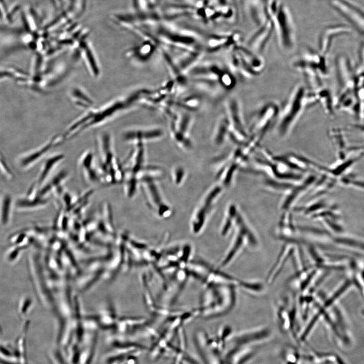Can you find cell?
Returning <instances> with one entry per match:
<instances>
[{
  "instance_id": "13",
  "label": "cell",
  "mask_w": 364,
  "mask_h": 364,
  "mask_svg": "<svg viewBox=\"0 0 364 364\" xmlns=\"http://www.w3.org/2000/svg\"><path fill=\"white\" fill-rule=\"evenodd\" d=\"M316 176L311 175L299 184H295L291 190L285 195L281 208L284 211L289 210L296 202L316 182Z\"/></svg>"
},
{
  "instance_id": "23",
  "label": "cell",
  "mask_w": 364,
  "mask_h": 364,
  "mask_svg": "<svg viewBox=\"0 0 364 364\" xmlns=\"http://www.w3.org/2000/svg\"><path fill=\"white\" fill-rule=\"evenodd\" d=\"M230 132V123L225 115H221L216 122L214 134V140L216 144L222 143Z\"/></svg>"
},
{
  "instance_id": "24",
  "label": "cell",
  "mask_w": 364,
  "mask_h": 364,
  "mask_svg": "<svg viewBox=\"0 0 364 364\" xmlns=\"http://www.w3.org/2000/svg\"><path fill=\"white\" fill-rule=\"evenodd\" d=\"M48 199L40 196L35 197H26L19 199L16 206L20 209L33 210L44 207L48 204Z\"/></svg>"
},
{
  "instance_id": "22",
  "label": "cell",
  "mask_w": 364,
  "mask_h": 364,
  "mask_svg": "<svg viewBox=\"0 0 364 364\" xmlns=\"http://www.w3.org/2000/svg\"><path fill=\"white\" fill-rule=\"evenodd\" d=\"M264 187L268 191L286 194L295 184L272 177H268L263 181Z\"/></svg>"
},
{
  "instance_id": "7",
  "label": "cell",
  "mask_w": 364,
  "mask_h": 364,
  "mask_svg": "<svg viewBox=\"0 0 364 364\" xmlns=\"http://www.w3.org/2000/svg\"><path fill=\"white\" fill-rule=\"evenodd\" d=\"M280 107L274 101L266 102L250 116L247 129L249 135L262 140L273 122H275Z\"/></svg>"
},
{
  "instance_id": "25",
  "label": "cell",
  "mask_w": 364,
  "mask_h": 364,
  "mask_svg": "<svg viewBox=\"0 0 364 364\" xmlns=\"http://www.w3.org/2000/svg\"><path fill=\"white\" fill-rule=\"evenodd\" d=\"M155 49L154 46L144 44L129 51L128 55L140 62H145L150 59L154 54Z\"/></svg>"
},
{
  "instance_id": "26",
  "label": "cell",
  "mask_w": 364,
  "mask_h": 364,
  "mask_svg": "<svg viewBox=\"0 0 364 364\" xmlns=\"http://www.w3.org/2000/svg\"><path fill=\"white\" fill-rule=\"evenodd\" d=\"M11 203L10 195H5L2 197L0 205V218L3 224L7 223L9 219Z\"/></svg>"
},
{
  "instance_id": "28",
  "label": "cell",
  "mask_w": 364,
  "mask_h": 364,
  "mask_svg": "<svg viewBox=\"0 0 364 364\" xmlns=\"http://www.w3.org/2000/svg\"><path fill=\"white\" fill-rule=\"evenodd\" d=\"M336 242L341 244H344L352 247H357L364 249V243L360 240H357L348 237H338L335 239Z\"/></svg>"
},
{
  "instance_id": "18",
  "label": "cell",
  "mask_w": 364,
  "mask_h": 364,
  "mask_svg": "<svg viewBox=\"0 0 364 364\" xmlns=\"http://www.w3.org/2000/svg\"><path fill=\"white\" fill-rule=\"evenodd\" d=\"M271 32V28L269 26L261 28L249 39L247 47L254 53L261 56Z\"/></svg>"
},
{
  "instance_id": "17",
  "label": "cell",
  "mask_w": 364,
  "mask_h": 364,
  "mask_svg": "<svg viewBox=\"0 0 364 364\" xmlns=\"http://www.w3.org/2000/svg\"><path fill=\"white\" fill-rule=\"evenodd\" d=\"M160 51L163 62L170 74L171 79L174 80L178 86L187 85L188 82V78L180 71L174 59L164 49L162 48Z\"/></svg>"
},
{
  "instance_id": "16",
  "label": "cell",
  "mask_w": 364,
  "mask_h": 364,
  "mask_svg": "<svg viewBox=\"0 0 364 364\" xmlns=\"http://www.w3.org/2000/svg\"><path fill=\"white\" fill-rule=\"evenodd\" d=\"M64 159V155L61 152L53 153L47 156L35 183L38 188L50 178L54 170Z\"/></svg>"
},
{
  "instance_id": "5",
  "label": "cell",
  "mask_w": 364,
  "mask_h": 364,
  "mask_svg": "<svg viewBox=\"0 0 364 364\" xmlns=\"http://www.w3.org/2000/svg\"><path fill=\"white\" fill-rule=\"evenodd\" d=\"M235 234L231 243L222 257L219 267L224 268L229 265L248 244L256 245L257 239L247 221L238 212L235 221Z\"/></svg>"
},
{
  "instance_id": "9",
  "label": "cell",
  "mask_w": 364,
  "mask_h": 364,
  "mask_svg": "<svg viewBox=\"0 0 364 364\" xmlns=\"http://www.w3.org/2000/svg\"><path fill=\"white\" fill-rule=\"evenodd\" d=\"M332 5L356 29L364 34V13L354 5L344 0H332Z\"/></svg>"
},
{
  "instance_id": "10",
  "label": "cell",
  "mask_w": 364,
  "mask_h": 364,
  "mask_svg": "<svg viewBox=\"0 0 364 364\" xmlns=\"http://www.w3.org/2000/svg\"><path fill=\"white\" fill-rule=\"evenodd\" d=\"M63 141L62 135L53 137L40 147L24 156L20 160L21 166L24 168L32 166L44 157H47L52 149L61 144Z\"/></svg>"
},
{
  "instance_id": "14",
  "label": "cell",
  "mask_w": 364,
  "mask_h": 364,
  "mask_svg": "<svg viewBox=\"0 0 364 364\" xmlns=\"http://www.w3.org/2000/svg\"><path fill=\"white\" fill-rule=\"evenodd\" d=\"M163 135V131L159 127L137 128L126 131L123 134V138L125 141L138 144L143 143L145 140L159 138Z\"/></svg>"
},
{
  "instance_id": "29",
  "label": "cell",
  "mask_w": 364,
  "mask_h": 364,
  "mask_svg": "<svg viewBox=\"0 0 364 364\" xmlns=\"http://www.w3.org/2000/svg\"><path fill=\"white\" fill-rule=\"evenodd\" d=\"M51 356H52L51 359L54 364H69L60 352L57 350L53 351Z\"/></svg>"
},
{
  "instance_id": "2",
  "label": "cell",
  "mask_w": 364,
  "mask_h": 364,
  "mask_svg": "<svg viewBox=\"0 0 364 364\" xmlns=\"http://www.w3.org/2000/svg\"><path fill=\"white\" fill-rule=\"evenodd\" d=\"M97 147L99 158L96 161L100 183L110 186L122 183L124 176L123 167L116 155L111 135L103 132L98 135Z\"/></svg>"
},
{
  "instance_id": "20",
  "label": "cell",
  "mask_w": 364,
  "mask_h": 364,
  "mask_svg": "<svg viewBox=\"0 0 364 364\" xmlns=\"http://www.w3.org/2000/svg\"><path fill=\"white\" fill-rule=\"evenodd\" d=\"M220 191V188L218 187H215L210 192L207 198L205 200L203 207L201 208L198 212L195 219L192 223V230L194 234H197L201 231L204 223L205 213L210 207L209 206L211 205L213 198L216 196Z\"/></svg>"
},
{
  "instance_id": "27",
  "label": "cell",
  "mask_w": 364,
  "mask_h": 364,
  "mask_svg": "<svg viewBox=\"0 0 364 364\" xmlns=\"http://www.w3.org/2000/svg\"><path fill=\"white\" fill-rule=\"evenodd\" d=\"M237 212L238 211H237L235 206L231 205L229 209V214L221 228V234L222 236H224L226 235L230 229L232 227L233 222H234L235 224V218Z\"/></svg>"
},
{
  "instance_id": "19",
  "label": "cell",
  "mask_w": 364,
  "mask_h": 364,
  "mask_svg": "<svg viewBox=\"0 0 364 364\" xmlns=\"http://www.w3.org/2000/svg\"><path fill=\"white\" fill-rule=\"evenodd\" d=\"M349 30L347 26L344 25H337L327 28L321 35L318 44L319 52L326 56L330 50L333 37L338 34L348 32Z\"/></svg>"
},
{
  "instance_id": "11",
  "label": "cell",
  "mask_w": 364,
  "mask_h": 364,
  "mask_svg": "<svg viewBox=\"0 0 364 364\" xmlns=\"http://www.w3.org/2000/svg\"><path fill=\"white\" fill-rule=\"evenodd\" d=\"M95 153L91 150L84 151L78 160V167L85 180L90 184L100 183Z\"/></svg>"
},
{
  "instance_id": "4",
  "label": "cell",
  "mask_w": 364,
  "mask_h": 364,
  "mask_svg": "<svg viewBox=\"0 0 364 364\" xmlns=\"http://www.w3.org/2000/svg\"><path fill=\"white\" fill-rule=\"evenodd\" d=\"M231 50L228 60L232 72L243 78L250 79L262 72L265 63L261 55L239 44Z\"/></svg>"
},
{
  "instance_id": "12",
  "label": "cell",
  "mask_w": 364,
  "mask_h": 364,
  "mask_svg": "<svg viewBox=\"0 0 364 364\" xmlns=\"http://www.w3.org/2000/svg\"><path fill=\"white\" fill-rule=\"evenodd\" d=\"M86 0H62L60 9L62 13L55 20L58 22L62 20L61 24L73 21L80 18L86 10Z\"/></svg>"
},
{
  "instance_id": "15",
  "label": "cell",
  "mask_w": 364,
  "mask_h": 364,
  "mask_svg": "<svg viewBox=\"0 0 364 364\" xmlns=\"http://www.w3.org/2000/svg\"><path fill=\"white\" fill-rule=\"evenodd\" d=\"M204 56V53L198 49L184 52L175 60L181 73L188 76L189 72L198 65Z\"/></svg>"
},
{
  "instance_id": "3",
  "label": "cell",
  "mask_w": 364,
  "mask_h": 364,
  "mask_svg": "<svg viewBox=\"0 0 364 364\" xmlns=\"http://www.w3.org/2000/svg\"><path fill=\"white\" fill-rule=\"evenodd\" d=\"M235 287L230 285L205 286L198 312L204 317L227 313L235 303Z\"/></svg>"
},
{
  "instance_id": "8",
  "label": "cell",
  "mask_w": 364,
  "mask_h": 364,
  "mask_svg": "<svg viewBox=\"0 0 364 364\" xmlns=\"http://www.w3.org/2000/svg\"><path fill=\"white\" fill-rule=\"evenodd\" d=\"M292 67L300 73H315L322 78L328 74L326 56L310 48H306L292 63Z\"/></svg>"
},
{
  "instance_id": "1",
  "label": "cell",
  "mask_w": 364,
  "mask_h": 364,
  "mask_svg": "<svg viewBox=\"0 0 364 364\" xmlns=\"http://www.w3.org/2000/svg\"><path fill=\"white\" fill-rule=\"evenodd\" d=\"M307 94L306 87L299 83L290 90L275 121L276 132L280 138L289 135L304 111L310 107Z\"/></svg>"
},
{
  "instance_id": "6",
  "label": "cell",
  "mask_w": 364,
  "mask_h": 364,
  "mask_svg": "<svg viewBox=\"0 0 364 364\" xmlns=\"http://www.w3.org/2000/svg\"><path fill=\"white\" fill-rule=\"evenodd\" d=\"M224 107L225 114L230 123L229 136L234 142L242 146L249 139V134L241 103L238 98L233 96L226 100Z\"/></svg>"
},
{
  "instance_id": "21",
  "label": "cell",
  "mask_w": 364,
  "mask_h": 364,
  "mask_svg": "<svg viewBox=\"0 0 364 364\" xmlns=\"http://www.w3.org/2000/svg\"><path fill=\"white\" fill-rule=\"evenodd\" d=\"M201 104L200 98L197 95H189L173 100V106L182 108L187 112L195 111L200 108Z\"/></svg>"
}]
</instances>
